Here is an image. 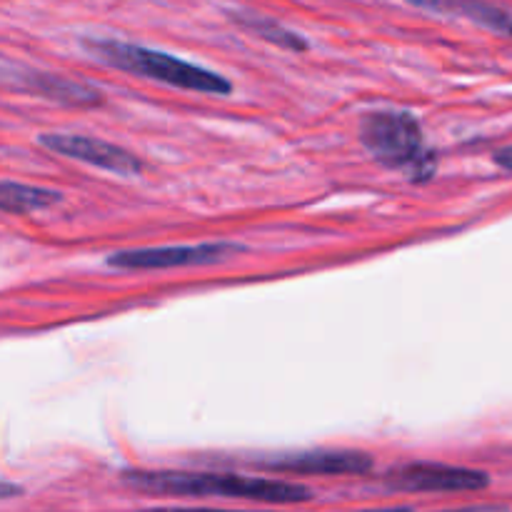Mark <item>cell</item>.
Masks as SVG:
<instances>
[{
	"label": "cell",
	"mask_w": 512,
	"mask_h": 512,
	"mask_svg": "<svg viewBox=\"0 0 512 512\" xmlns=\"http://www.w3.org/2000/svg\"><path fill=\"white\" fill-rule=\"evenodd\" d=\"M495 165L503 170H508V173H512V145H505V148H500L498 153H495Z\"/></svg>",
	"instance_id": "12"
},
{
	"label": "cell",
	"mask_w": 512,
	"mask_h": 512,
	"mask_svg": "<svg viewBox=\"0 0 512 512\" xmlns=\"http://www.w3.org/2000/svg\"><path fill=\"white\" fill-rule=\"evenodd\" d=\"M365 512H413L408 508H390V510H365Z\"/></svg>",
	"instance_id": "16"
},
{
	"label": "cell",
	"mask_w": 512,
	"mask_h": 512,
	"mask_svg": "<svg viewBox=\"0 0 512 512\" xmlns=\"http://www.w3.org/2000/svg\"><path fill=\"white\" fill-rule=\"evenodd\" d=\"M448 512H508V508H503V505H473V508H460Z\"/></svg>",
	"instance_id": "14"
},
{
	"label": "cell",
	"mask_w": 512,
	"mask_h": 512,
	"mask_svg": "<svg viewBox=\"0 0 512 512\" xmlns=\"http://www.w3.org/2000/svg\"><path fill=\"white\" fill-rule=\"evenodd\" d=\"M255 468L273 470V473L293 475H365L373 470V455L365 450L350 448H315L295 450V453L260 455V458L243 460Z\"/></svg>",
	"instance_id": "5"
},
{
	"label": "cell",
	"mask_w": 512,
	"mask_h": 512,
	"mask_svg": "<svg viewBox=\"0 0 512 512\" xmlns=\"http://www.w3.org/2000/svg\"><path fill=\"white\" fill-rule=\"evenodd\" d=\"M123 483L140 493L180 495V498H233L255 503H308L313 490L298 483L248 478L235 473H183V470H123Z\"/></svg>",
	"instance_id": "1"
},
{
	"label": "cell",
	"mask_w": 512,
	"mask_h": 512,
	"mask_svg": "<svg viewBox=\"0 0 512 512\" xmlns=\"http://www.w3.org/2000/svg\"><path fill=\"white\" fill-rule=\"evenodd\" d=\"M228 18L233 20L238 28H243L245 33L255 35V38L265 40V43L278 45V48L283 50H293V53H303V50H308V40H305L303 35L285 28L283 23L268 18V15L253 13V10H228Z\"/></svg>",
	"instance_id": "10"
},
{
	"label": "cell",
	"mask_w": 512,
	"mask_h": 512,
	"mask_svg": "<svg viewBox=\"0 0 512 512\" xmlns=\"http://www.w3.org/2000/svg\"><path fill=\"white\" fill-rule=\"evenodd\" d=\"M58 203H63V193H58V190L15 183V180H3V185H0V208L5 213L28 215L35 210L53 208Z\"/></svg>",
	"instance_id": "11"
},
{
	"label": "cell",
	"mask_w": 512,
	"mask_h": 512,
	"mask_svg": "<svg viewBox=\"0 0 512 512\" xmlns=\"http://www.w3.org/2000/svg\"><path fill=\"white\" fill-rule=\"evenodd\" d=\"M83 48L100 63L110 65L123 73L140 75V78L155 80V83L170 85L178 90H190V93H208V95H230L233 83L225 75L215 70L203 68V65L188 63L183 58L163 53V50L145 48V45L123 43V40H83Z\"/></svg>",
	"instance_id": "2"
},
{
	"label": "cell",
	"mask_w": 512,
	"mask_h": 512,
	"mask_svg": "<svg viewBox=\"0 0 512 512\" xmlns=\"http://www.w3.org/2000/svg\"><path fill=\"white\" fill-rule=\"evenodd\" d=\"M360 143L385 168L400 170L415 183L433 178L438 158L423 138L418 118L408 110H373L360 120Z\"/></svg>",
	"instance_id": "3"
},
{
	"label": "cell",
	"mask_w": 512,
	"mask_h": 512,
	"mask_svg": "<svg viewBox=\"0 0 512 512\" xmlns=\"http://www.w3.org/2000/svg\"><path fill=\"white\" fill-rule=\"evenodd\" d=\"M413 8L428 10V13L450 15V18H463L490 33L512 38V15L500 5L488 0H405Z\"/></svg>",
	"instance_id": "9"
},
{
	"label": "cell",
	"mask_w": 512,
	"mask_h": 512,
	"mask_svg": "<svg viewBox=\"0 0 512 512\" xmlns=\"http://www.w3.org/2000/svg\"><path fill=\"white\" fill-rule=\"evenodd\" d=\"M383 483L403 493H475L488 488L490 475L443 463H405L390 468Z\"/></svg>",
	"instance_id": "6"
},
{
	"label": "cell",
	"mask_w": 512,
	"mask_h": 512,
	"mask_svg": "<svg viewBox=\"0 0 512 512\" xmlns=\"http://www.w3.org/2000/svg\"><path fill=\"white\" fill-rule=\"evenodd\" d=\"M38 145H43L50 153L65 155L78 163L93 165V168L105 170L115 175H138L143 173V160L120 145L108 143V140L90 138V135H70V133H43L38 135Z\"/></svg>",
	"instance_id": "7"
},
{
	"label": "cell",
	"mask_w": 512,
	"mask_h": 512,
	"mask_svg": "<svg viewBox=\"0 0 512 512\" xmlns=\"http://www.w3.org/2000/svg\"><path fill=\"white\" fill-rule=\"evenodd\" d=\"M143 512H245V510H210V508H153Z\"/></svg>",
	"instance_id": "13"
},
{
	"label": "cell",
	"mask_w": 512,
	"mask_h": 512,
	"mask_svg": "<svg viewBox=\"0 0 512 512\" xmlns=\"http://www.w3.org/2000/svg\"><path fill=\"white\" fill-rule=\"evenodd\" d=\"M20 493H23V490H20V488H15V485H10L8 480H5V483H3V490H0V495H3L5 500H8L10 495H20Z\"/></svg>",
	"instance_id": "15"
},
{
	"label": "cell",
	"mask_w": 512,
	"mask_h": 512,
	"mask_svg": "<svg viewBox=\"0 0 512 512\" xmlns=\"http://www.w3.org/2000/svg\"><path fill=\"white\" fill-rule=\"evenodd\" d=\"M245 253L240 243H198V245H165V248H133L118 250L108 258L110 268L120 270H168L193 268V265H215Z\"/></svg>",
	"instance_id": "4"
},
{
	"label": "cell",
	"mask_w": 512,
	"mask_h": 512,
	"mask_svg": "<svg viewBox=\"0 0 512 512\" xmlns=\"http://www.w3.org/2000/svg\"><path fill=\"white\" fill-rule=\"evenodd\" d=\"M5 83L20 93L38 95V98L53 100V103L68 105V108H98L103 105V93L88 83H78L65 75L48 73V70L23 68L18 65L15 73L5 70Z\"/></svg>",
	"instance_id": "8"
}]
</instances>
